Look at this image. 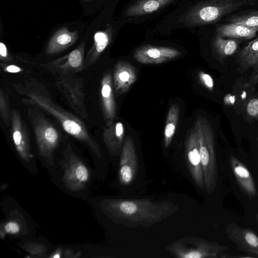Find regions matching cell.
<instances>
[{
    "label": "cell",
    "mask_w": 258,
    "mask_h": 258,
    "mask_svg": "<svg viewBox=\"0 0 258 258\" xmlns=\"http://www.w3.org/2000/svg\"><path fill=\"white\" fill-rule=\"evenodd\" d=\"M79 37L77 31H70L67 28L57 30L49 39L46 47L47 55L59 53L73 45Z\"/></svg>",
    "instance_id": "ac0fdd59"
},
{
    "label": "cell",
    "mask_w": 258,
    "mask_h": 258,
    "mask_svg": "<svg viewBox=\"0 0 258 258\" xmlns=\"http://www.w3.org/2000/svg\"><path fill=\"white\" fill-rule=\"evenodd\" d=\"M32 107L28 111V116L34 131L39 155L52 166L53 153L60 141V134L45 116Z\"/></svg>",
    "instance_id": "5b68a950"
},
{
    "label": "cell",
    "mask_w": 258,
    "mask_h": 258,
    "mask_svg": "<svg viewBox=\"0 0 258 258\" xmlns=\"http://www.w3.org/2000/svg\"><path fill=\"white\" fill-rule=\"evenodd\" d=\"M257 31L258 27H248L235 23H229L218 27L216 33L224 38L248 40L254 37Z\"/></svg>",
    "instance_id": "ffe728a7"
},
{
    "label": "cell",
    "mask_w": 258,
    "mask_h": 258,
    "mask_svg": "<svg viewBox=\"0 0 258 258\" xmlns=\"http://www.w3.org/2000/svg\"><path fill=\"white\" fill-rule=\"evenodd\" d=\"M4 70L6 72L10 73H18L21 71V69L15 65H9L5 66L4 65Z\"/></svg>",
    "instance_id": "d6a6232c"
},
{
    "label": "cell",
    "mask_w": 258,
    "mask_h": 258,
    "mask_svg": "<svg viewBox=\"0 0 258 258\" xmlns=\"http://www.w3.org/2000/svg\"><path fill=\"white\" fill-rule=\"evenodd\" d=\"M212 45L218 56L221 59H224L237 51L239 41L236 39H224L217 35L213 41Z\"/></svg>",
    "instance_id": "cb8c5ba5"
},
{
    "label": "cell",
    "mask_w": 258,
    "mask_h": 258,
    "mask_svg": "<svg viewBox=\"0 0 258 258\" xmlns=\"http://www.w3.org/2000/svg\"><path fill=\"white\" fill-rule=\"evenodd\" d=\"M187 167L197 186L201 189L205 188L203 172L200 153L198 131L195 124L190 129L185 144Z\"/></svg>",
    "instance_id": "30bf717a"
},
{
    "label": "cell",
    "mask_w": 258,
    "mask_h": 258,
    "mask_svg": "<svg viewBox=\"0 0 258 258\" xmlns=\"http://www.w3.org/2000/svg\"><path fill=\"white\" fill-rule=\"evenodd\" d=\"M258 0H206L200 3L185 16L194 25L215 23L232 12L255 5Z\"/></svg>",
    "instance_id": "3957f363"
},
{
    "label": "cell",
    "mask_w": 258,
    "mask_h": 258,
    "mask_svg": "<svg viewBox=\"0 0 258 258\" xmlns=\"http://www.w3.org/2000/svg\"><path fill=\"white\" fill-rule=\"evenodd\" d=\"M226 232L240 250L258 256V236L252 230L232 222L227 225Z\"/></svg>",
    "instance_id": "5bb4252c"
},
{
    "label": "cell",
    "mask_w": 258,
    "mask_h": 258,
    "mask_svg": "<svg viewBox=\"0 0 258 258\" xmlns=\"http://www.w3.org/2000/svg\"><path fill=\"white\" fill-rule=\"evenodd\" d=\"M64 174L62 180L66 187L72 191L84 189L90 179V172L85 163L77 156L70 144L64 150Z\"/></svg>",
    "instance_id": "52a82bcc"
},
{
    "label": "cell",
    "mask_w": 258,
    "mask_h": 258,
    "mask_svg": "<svg viewBox=\"0 0 258 258\" xmlns=\"http://www.w3.org/2000/svg\"><path fill=\"white\" fill-rule=\"evenodd\" d=\"M194 124L199 136L205 189L211 194L215 189L218 180L214 135L210 123L205 117L199 115Z\"/></svg>",
    "instance_id": "277c9868"
},
{
    "label": "cell",
    "mask_w": 258,
    "mask_h": 258,
    "mask_svg": "<svg viewBox=\"0 0 258 258\" xmlns=\"http://www.w3.org/2000/svg\"><path fill=\"white\" fill-rule=\"evenodd\" d=\"M20 231V226L18 222L15 221H10L4 224L3 228L1 230V236L2 238L7 234H16Z\"/></svg>",
    "instance_id": "83f0119b"
},
{
    "label": "cell",
    "mask_w": 258,
    "mask_h": 258,
    "mask_svg": "<svg viewBox=\"0 0 258 258\" xmlns=\"http://www.w3.org/2000/svg\"><path fill=\"white\" fill-rule=\"evenodd\" d=\"M11 111L8 95L2 88L0 90V115L3 122L7 126L11 124Z\"/></svg>",
    "instance_id": "4316f807"
},
{
    "label": "cell",
    "mask_w": 258,
    "mask_h": 258,
    "mask_svg": "<svg viewBox=\"0 0 258 258\" xmlns=\"http://www.w3.org/2000/svg\"><path fill=\"white\" fill-rule=\"evenodd\" d=\"M124 134V126L121 122H113L104 128L103 141L111 154L115 155L118 152L123 143Z\"/></svg>",
    "instance_id": "d6986e66"
},
{
    "label": "cell",
    "mask_w": 258,
    "mask_h": 258,
    "mask_svg": "<svg viewBox=\"0 0 258 258\" xmlns=\"http://www.w3.org/2000/svg\"><path fill=\"white\" fill-rule=\"evenodd\" d=\"M56 85L73 110L82 118L88 119L82 80L73 76H59Z\"/></svg>",
    "instance_id": "ba28073f"
},
{
    "label": "cell",
    "mask_w": 258,
    "mask_h": 258,
    "mask_svg": "<svg viewBox=\"0 0 258 258\" xmlns=\"http://www.w3.org/2000/svg\"><path fill=\"white\" fill-rule=\"evenodd\" d=\"M178 205L170 201L154 202L148 199H107L103 210L115 223L125 227H149L171 216Z\"/></svg>",
    "instance_id": "7a4b0ae2"
},
{
    "label": "cell",
    "mask_w": 258,
    "mask_h": 258,
    "mask_svg": "<svg viewBox=\"0 0 258 258\" xmlns=\"http://www.w3.org/2000/svg\"><path fill=\"white\" fill-rule=\"evenodd\" d=\"M256 219L257 223L258 224V213L256 215Z\"/></svg>",
    "instance_id": "e575fe53"
},
{
    "label": "cell",
    "mask_w": 258,
    "mask_h": 258,
    "mask_svg": "<svg viewBox=\"0 0 258 258\" xmlns=\"http://www.w3.org/2000/svg\"><path fill=\"white\" fill-rule=\"evenodd\" d=\"M113 88L112 75L107 72L101 80L100 89L101 108L106 126L113 122L116 113Z\"/></svg>",
    "instance_id": "2e32d148"
},
{
    "label": "cell",
    "mask_w": 258,
    "mask_h": 258,
    "mask_svg": "<svg viewBox=\"0 0 258 258\" xmlns=\"http://www.w3.org/2000/svg\"><path fill=\"white\" fill-rule=\"evenodd\" d=\"M0 58L2 61H8L12 60L9 56L7 47L4 43H0Z\"/></svg>",
    "instance_id": "1f68e13d"
},
{
    "label": "cell",
    "mask_w": 258,
    "mask_h": 258,
    "mask_svg": "<svg viewBox=\"0 0 258 258\" xmlns=\"http://www.w3.org/2000/svg\"><path fill=\"white\" fill-rule=\"evenodd\" d=\"M246 112L251 117L258 118V98L250 99L246 105Z\"/></svg>",
    "instance_id": "f546056e"
},
{
    "label": "cell",
    "mask_w": 258,
    "mask_h": 258,
    "mask_svg": "<svg viewBox=\"0 0 258 258\" xmlns=\"http://www.w3.org/2000/svg\"><path fill=\"white\" fill-rule=\"evenodd\" d=\"M229 163L233 174L243 192L251 198L257 196V191L253 178L247 167L233 155Z\"/></svg>",
    "instance_id": "e0dca14e"
},
{
    "label": "cell",
    "mask_w": 258,
    "mask_h": 258,
    "mask_svg": "<svg viewBox=\"0 0 258 258\" xmlns=\"http://www.w3.org/2000/svg\"><path fill=\"white\" fill-rule=\"evenodd\" d=\"M230 23L248 27H258V10H248L230 16L227 18Z\"/></svg>",
    "instance_id": "484cf974"
},
{
    "label": "cell",
    "mask_w": 258,
    "mask_h": 258,
    "mask_svg": "<svg viewBox=\"0 0 258 258\" xmlns=\"http://www.w3.org/2000/svg\"><path fill=\"white\" fill-rule=\"evenodd\" d=\"M11 134L15 148L20 157L29 162L33 157L31 152L29 132L19 112L11 111Z\"/></svg>",
    "instance_id": "8fae6325"
},
{
    "label": "cell",
    "mask_w": 258,
    "mask_h": 258,
    "mask_svg": "<svg viewBox=\"0 0 258 258\" xmlns=\"http://www.w3.org/2000/svg\"><path fill=\"white\" fill-rule=\"evenodd\" d=\"M138 162L136 147L132 138L125 139L122 148L119 165L118 177L123 185H128L136 176Z\"/></svg>",
    "instance_id": "7c38bea8"
},
{
    "label": "cell",
    "mask_w": 258,
    "mask_h": 258,
    "mask_svg": "<svg viewBox=\"0 0 258 258\" xmlns=\"http://www.w3.org/2000/svg\"><path fill=\"white\" fill-rule=\"evenodd\" d=\"M24 247L31 254L37 255L39 256H41L46 251L45 246L39 243H28L25 245Z\"/></svg>",
    "instance_id": "f1b7e54d"
},
{
    "label": "cell",
    "mask_w": 258,
    "mask_h": 258,
    "mask_svg": "<svg viewBox=\"0 0 258 258\" xmlns=\"http://www.w3.org/2000/svg\"><path fill=\"white\" fill-rule=\"evenodd\" d=\"M12 85L17 93L24 97L22 99L24 104L41 108L49 113L66 133L87 145L97 157H101L98 143L91 136L85 124L54 102L42 83L27 78Z\"/></svg>",
    "instance_id": "6da1fadb"
},
{
    "label": "cell",
    "mask_w": 258,
    "mask_h": 258,
    "mask_svg": "<svg viewBox=\"0 0 258 258\" xmlns=\"http://www.w3.org/2000/svg\"><path fill=\"white\" fill-rule=\"evenodd\" d=\"M137 78V71L133 66L125 61H118L114 67L112 76L116 94L118 96L126 92Z\"/></svg>",
    "instance_id": "9a60e30c"
},
{
    "label": "cell",
    "mask_w": 258,
    "mask_h": 258,
    "mask_svg": "<svg viewBox=\"0 0 258 258\" xmlns=\"http://www.w3.org/2000/svg\"><path fill=\"white\" fill-rule=\"evenodd\" d=\"M179 114L178 106L172 104L169 109L165 125L164 145L165 148H167L171 143L176 130Z\"/></svg>",
    "instance_id": "d4e9b609"
},
{
    "label": "cell",
    "mask_w": 258,
    "mask_h": 258,
    "mask_svg": "<svg viewBox=\"0 0 258 258\" xmlns=\"http://www.w3.org/2000/svg\"><path fill=\"white\" fill-rule=\"evenodd\" d=\"M85 1H90V0H85Z\"/></svg>",
    "instance_id": "d590c367"
},
{
    "label": "cell",
    "mask_w": 258,
    "mask_h": 258,
    "mask_svg": "<svg viewBox=\"0 0 258 258\" xmlns=\"http://www.w3.org/2000/svg\"><path fill=\"white\" fill-rule=\"evenodd\" d=\"M85 43L83 42L66 55L48 62L42 66L54 75L73 76L85 69Z\"/></svg>",
    "instance_id": "9c48e42d"
},
{
    "label": "cell",
    "mask_w": 258,
    "mask_h": 258,
    "mask_svg": "<svg viewBox=\"0 0 258 258\" xmlns=\"http://www.w3.org/2000/svg\"><path fill=\"white\" fill-rule=\"evenodd\" d=\"M200 79L203 84L209 90L212 91L214 88V81L212 78L208 74L201 72Z\"/></svg>",
    "instance_id": "4dcf8cb0"
},
{
    "label": "cell",
    "mask_w": 258,
    "mask_h": 258,
    "mask_svg": "<svg viewBox=\"0 0 258 258\" xmlns=\"http://www.w3.org/2000/svg\"><path fill=\"white\" fill-rule=\"evenodd\" d=\"M174 0H139L126 11L127 16H137L151 14Z\"/></svg>",
    "instance_id": "603a6c76"
},
{
    "label": "cell",
    "mask_w": 258,
    "mask_h": 258,
    "mask_svg": "<svg viewBox=\"0 0 258 258\" xmlns=\"http://www.w3.org/2000/svg\"><path fill=\"white\" fill-rule=\"evenodd\" d=\"M174 257L178 258H217L226 256L227 246L196 237H187L166 247Z\"/></svg>",
    "instance_id": "8992f818"
},
{
    "label": "cell",
    "mask_w": 258,
    "mask_h": 258,
    "mask_svg": "<svg viewBox=\"0 0 258 258\" xmlns=\"http://www.w3.org/2000/svg\"><path fill=\"white\" fill-rule=\"evenodd\" d=\"M237 59L242 69L246 70L253 68L258 72V36L238 52Z\"/></svg>",
    "instance_id": "7402d4cb"
},
{
    "label": "cell",
    "mask_w": 258,
    "mask_h": 258,
    "mask_svg": "<svg viewBox=\"0 0 258 258\" xmlns=\"http://www.w3.org/2000/svg\"><path fill=\"white\" fill-rule=\"evenodd\" d=\"M61 254V248H58L56 249V250L50 256H49V257L51 258L60 257Z\"/></svg>",
    "instance_id": "836d02e7"
},
{
    "label": "cell",
    "mask_w": 258,
    "mask_h": 258,
    "mask_svg": "<svg viewBox=\"0 0 258 258\" xmlns=\"http://www.w3.org/2000/svg\"><path fill=\"white\" fill-rule=\"evenodd\" d=\"M180 54L181 52L174 48L145 45L136 50L134 57L141 63L159 64L169 61Z\"/></svg>",
    "instance_id": "4fadbf2b"
},
{
    "label": "cell",
    "mask_w": 258,
    "mask_h": 258,
    "mask_svg": "<svg viewBox=\"0 0 258 258\" xmlns=\"http://www.w3.org/2000/svg\"><path fill=\"white\" fill-rule=\"evenodd\" d=\"M111 29L107 28L104 31H99L94 35V44L87 54L84 68H87L94 63L111 41Z\"/></svg>",
    "instance_id": "44dd1931"
}]
</instances>
